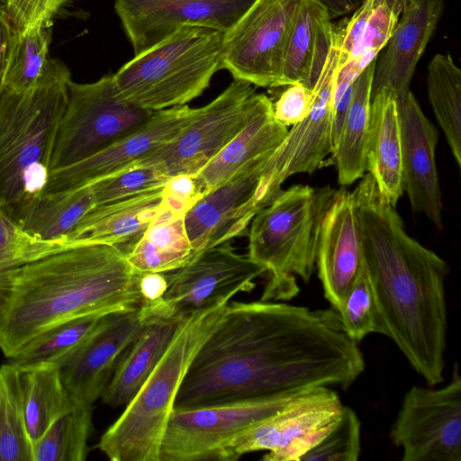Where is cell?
<instances>
[{"instance_id": "1", "label": "cell", "mask_w": 461, "mask_h": 461, "mask_svg": "<svg viewBox=\"0 0 461 461\" xmlns=\"http://www.w3.org/2000/svg\"><path fill=\"white\" fill-rule=\"evenodd\" d=\"M364 370L358 343L332 307L232 302L194 356L175 408L345 390Z\"/></svg>"}, {"instance_id": "2", "label": "cell", "mask_w": 461, "mask_h": 461, "mask_svg": "<svg viewBox=\"0 0 461 461\" xmlns=\"http://www.w3.org/2000/svg\"><path fill=\"white\" fill-rule=\"evenodd\" d=\"M352 194L377 333L392 339L414 371L435 386L444 380L448 266L407 234L369 173Z\"/></svg>"}, {"instance_id": "3", "label": "cell", "mask_w": 461, "mask_h": 461, "mask_svg": "<svg viewBox=\"0 0 461 461\" xmlns=\"http://www.w3.org/2000/svg\"><path fill=\"white\" fill-rule=\"evenodd\" d=\"M141 274L108 244H81L25 264L0 304V350L11 359L63 322L141 306Z\"/></svg>"}, {"instance_id": "4", "label": "cell", "mask_w": 461, "mask_h": 461, "mask_svg": "<svg viewBox=\"0 0 461 461\" xmlns=\"http://www.w3.org/2000/svg\"><path fill=\"white\" fill-rule=\"evenodd\" d=\"M70 80L53 59L36 87L0 95V208L20 225L44 193Z\"/></svg>"}, {"instance_id": "5", "label": "cell", "mask_w": 461, "mask_h": 461, "mask_svg": "<svg viewBox=\"0 0 461 461\" xmlns=\"http://www.w3.org/2000/svg\"><path fill=\"white\" fill-rule=\"evenodd\" d=\"M229 303L195 312L182 320L157 366L101 437L98 447L110 460L158 461L160 445L183 379Z\"/></svg>"}, {"instance_id": "6", "label": "cell", "mask_w": 461, "mask_h": 461, "mask_svg": "<svg viewBox=\"0 0 461 461\" xmlns=\"http://www.w3.org/2000/svg\"><path fill=\"white\" fill-rule=\"evenodd\" d=\"M335 192L330 185H293L254 216L248 256L267 270L260 300H289L299 292L296 276L311 279L321 224Z\"/></svg>"}, {"instance_id": "7", "label": "cell", "mask_w": 461, "mask_h": 461, "mask_svg": "<svg viewBox=\"0 0 461 461\" xmlns=\"http://www.w3.org/2000/svg\"><path fill=\"white\" fill-rule=\"evenodd\" d=\"M223 32L185 25L113 74L116 94L151 112L185 105L221 69Z\"/></svg>"}, {"instance_id": "8", "label": "cell", "mask_w": 461, "mask_h": 461, "mask_svg": "<svg viewBox=\"0 0 461 461\" xmlns=\"http://www.w3.org/2000/svg\"><path fill=\"white\" fill-rule=\"evenodd\" d=\"M154 113L119 97L113 74L93 83L79 84L70 80L68 104L51 155L50 171L104 149L141 127Z\"/></svg>"}, {"instance_id": "9", "label": "cell", "mask_w": 461, "mask_h": 461, "mask_svg": "<svg viewBox=\"0 0 461 461\" xmlns=\"http://www.w3.org/2000/svg\"><path fill=\"white\" fill-rule=\"evenodd\" d=\"M258 98L255 86L234 79L215 99L200 107L176 137L135 164L155 167L169 177L195 175L246 126Z\"/></svg>"}, {"instance_id": "10", "label": "cell", "mask_w": 461, "mask_h": 461, "mask_svg": "<svg viewBox=\"0 0 461 461\" xmlns=\"http://www.w3.org/2000/svg\"><path fill=\"white\" fill-rule=\"evenodd\" d=\"M298 395L174 408L158 461H225L226 448L235 437Z\"/></svg>"}, {"instance_id": "11", "label": "cell", "mask_w": 461, "mask_h": 461, "mask_svg": "<svg viewBox=\"0 0 461 461\" xmlns=\"http://www.w3.org/2000/svg\"><path fill=\"white\" fill-rule=\"evenodd\" d=\"M265 274L264 267L237 253L230 242L223 243L166 273L167 285L159 303L151 309H141L148 320L186 316L229 303L239 293L250 292L255 280Z\"/></svg>"}, {"instance_id": "12", "label": "cell", "mask_w": 461, "mask_h": 461, "mask_svg": "<svg viewBox=\"0 0 461 461\" xmlns=\"http://www.w3.org/2000/svg\"><path fill=\"white\" fill-rule=\"evenodd\" d=\"M343 406L330 387L302 393L235 437L226 448L225 461L263 450L265 461H301L335 426Z\"/></svg>"}, {"instance_id": "13", "label": "cell", "mask_w": 461, "mask_h": 461, "mask_svg": "<svg viewBox=\"0 0 461 461\" xmlns=\"http://www.w3.org/2000/svg\"><path fill=\"white\" fill-rule=\"evenodd\" d=\"M403 461H461V379L456 365L441 388L411 386L390 429Z\"/></svg>"}, {"instance_id": "14", "label": "cell", "mask_w": 461, "mask_h": 461, "mask_svg": "<svg viewBox=\"0 0 461 461\" xmlns=\"http://www.w3.org/2000/svg\"><path fill=\"white\" fill-rule=\"evenodd\" d=\"M303 0H255L224 33L221 68L255 86H281L286 41Z\"/></svg>"}, {"instance_id": "15", "label": "cell", "mask_w": 461, "mask_h": 461, "mask_svg": "<svg viewBox=\"0 0 461 461\" xmlns=\"http://www.w3.org/2000/svg\"><path fill=\"white\" fill-rule=\"evenodd\" d=\"M271 154L240 168L185 212L186 233L196 254L244 235L254 216L274 200L264 178Z\"/></svg>"}, {"instance_id": "16", "label": "cell", "mask_w": 461, "mask_h": 461, "mask_svg": "<svg viewBox=\"0 0 461 461\" xmlns=\"http://www.w3.org/2000/svg\"><path fill=\"white\" fill-rule=\"evenodd\" d=\"M338 65V32L333 24L328 56L312 88L313 104L301 122L293 125L268 158L265 178L274 195L298 173H312L333 151L334 86Z\"/></svg>"}, {"instance_id": "17", "label": "cell", "mask_w": 461, "mask_h": 461, "mask_svg": "<svg viewBox=\"0 0 461 461\" xmlns=\"http://www.w3.org/2000/svg\"><path fill=\"white\" fill-rule=\"evenodd\" d=\"M255 0H115L114 10L140 54L185 25L227 32Z\"/></svg>"}, {"instance_id": "18", "label": "cell", "mask_w": 461, "mask_h": 461, "mask_svg": "<svg viewBox=\"0 0 461 461\" xmlns=\"http://www.w3.org/2000/svg\"><path fill=\"white\" fill-rule=\"evenodd\" d=\"M198 111L199 108L185 104L155 112L141 127L104 149L74 164L51 170L44 193L89 185L130 167L176 137Z\"/></svg>"}, {"instance_id": "19", "label": "cell", "mask_w": 461, "mask_h": 461, "mask_svg": "<svg viewBox=\"0 0 461 461\" xmlns=\"http://www.w3.org/2000/svg\"><path fill=\"white\" fill-rule=\"evenodd\" d=\"M148 321L140 307L105 315L86 343L59 366L70 396L93 406L102 397L125 350Z\"/></svg>"}, {"instance_id": "20", "label": "cell", "mask_w": 461, "mask_h": 461, "mask_svg": "<svg viewBox=\"0 0 461 461\" xmlns=\"http://www.w3.org/2000/svg\"><path fill=\"white\" fill-rule=\"evenodd\" d=\"M401 130L402 185L411 206L442 230V196L435 150L438 131L410 90L396 99Z\"/></svg>"}, {"instance_id": "21", "label": "cell", "mask_w": 461, "mask_h": 461, "mask_svg": "<svg viewBox=\"0 0 461 461\" xmlns=\"http://www.w3.org/2000/svg\"><path fill=\"white\" fill-rule=\"evenodd\" d=\"M362 243L352 192L341 187L321 224L315 265L324 297L339 312L362 264Z\"/></svg>"}, {"instance_id": "22", "label": "cell", "mask_w": 461, "mask_h": 461, "mask_svg": "<svg viewBox=\"0 0 461 461\" xmlns=\"http://www.w3.org/2000/svg\"><path fill=\"white\" fill-rule=\"evenodd\" d=\"M443 5V0L406 2L380 61H376L372 94L387 89L397 99L410 91L415 68L438 24Z\"/></svg>"}, {"instance_id": "23", "label": "cell", "mask_w": 461, "mask_h": 461, "mask_svg": "<svg viewBox=\"0 0 461 461\" xmlns=\"http://www.w3.org/2000/svg\"><path fill=\"white\" fill-rule=\"evenodd\" d=\"M164 186L91 209L70 231L73 246L108 244L125 254L140 240L160 210Z\"/></svg>"}, {"instance_id": "24", "label": "cell", "mask_w": 461, "mask_h": 461, "mask_svg": "<svg viewBox=\"0 0 461 461\" xmlns=\"http://www.w3.org/2000/svg\"><path fill=\"white\" fill-rule=\"evenodd\" d=\"M287 127L274 117L272 101L258 98L246 126L198 173L192 175L200 195L217 187L256 159L273 152L285 139Z\"/></svg>"}, {"instance_id": "25", "label": "cell", "mask_w": 461, "mask_h": 461, "mask_svg": "<svg viewBox=\"0 0 461 461\" xmlns=\"http://www.w3.org/2000/svg\"><path fill=\"white\" fill-rule=\"evenodd\" d=\"M333 23L320 0H303L289 32L281 86L302 83L313 88L329 53Z\"/></svg>"}, {"instance_id": "26", "label": "cell", "mask_w": 461, "mask_h": 461, "mask_svg": "<svg viewBox=\"0 0 461 461\" xmlns=\"http://www.w3.org/2000/svg\"><path fill=\"white\" fill-rule=\"evenodd\" d=\"M366 171L383 196L394 207L402 195L401 130L395 96L387 89L372 94Z\"/></svg>"}, {"instance_id": "27", "label": "cell", "mask_w": 461, "mask_h": 461, "mask_svg": "<svg viewBox=\"0 0 461 461\" xmlns=\"http://www.w3.org/2000/svg\"><path fill=\"white\" fill-rule=\"evenodd\" d=\"M185 317L148 321L119 361L101 397L105 404L123 406L133 398L165 353Z\"/></svg>"}, {"instance_id": "28", "label": "cell", "mask_w": 461, "mask_h": 461, "mask_svg": "<svg viewBox=\"0 0 461 461\" xmlns=\"http://www.w3.org/2000/svg\"><path fill=\"white\" fill-rule=\"evenodd\" d=\"M183 213L163 203L140 240L125 254L130 266L140 274L168 273L197 255L186 233Z\"/></svg>"}, {"instance_id": "29", "label": "cell", "mask_w": 461, "mask_h": 461, "mask_svg": "<svg viewBox=\"0 0 461 461\" xmlns=\"http://www.w3.org/2000/svg\"><path fill=\"white\" fill-rule=\"evenodd\" d=\"M376 59L357 77L349 106L332 154L341 185H348L366 172V146L369 127L370 102Z\"/></svg>"}, {"instance_id": "30", "label": "cell", "mask_w": 461, "mask_h": 461, "mask_svg": "<svg viewBox=\"0 0 461 461\" xmlns=\"http://www.w3.org/2000/svg\"><path fill=\"white\" fill-rule=\"evenodd\" d=\"M18 367L26 425L33 444L78 401L66 389L59 366L39 364Z\"/></svg>"}, {"instance_id": "31", "label": "cell", "mask_w": 461, "mask_h": 461, "mask_svg": "<svg viewBox=\"0 0 461 461\" xmlns=\"http://www.w3.org/2000/svg\"><path fill=\"white\" fill-rule=\"evenodd\" d=\"M94 207L89 185L44 193L33 204L21 226L42 240L68 243L67 238L70 231Z\"/></svg>"}, {"instance_id": "32", "label": "cell", "mask_w": 461, "mask_h": 461, "mask_svg": "<svg viewBox=\"0 0 461 461\" xmlns=\"http://www.w3.org/2000/svg\"><path fill=\"white\" fill-rule=\"evenodd\" d=\"M51 27L52 21H45L14 32L8 48L4 89L27 92L44 79L53 59L49 57Z\"/></svg>"}, {"instance_id": "33", "label": "cell", "mask_w": 461, "mask_h": 461, "mask_svg": "<svg viewBox=\"0 0 461 461\" xmlns=\"http://www.w3.org/2000/svg\"><path fill=\"white\" fill-rule=\"evenodd\" d=\"M429 100L458 167H461V70L449 54H436L428 66Z\"/></svg>"}, {"instance_id": "34", "label": "cell", "mask_w": 461, "mask_h": 461, "mask_svg": "<svg viewBox=\"0 0 461 461\" xmlns=\"http://www.w3.org/2000/svg\"><path fill=\"white\" fill-rule=\"evenodd\" d=\"M0 461H33L20 370L11 361L0 366Z\"/></svg>"}, {"instance_id": "35", "label": "cell", "mask_w": 461, "mask_h": 461, "mask_svg": "<svg viewBox=\"0 0 461 461\" xmlns=\"http://www.w3.org/2000/svg\"><path fill=\"white\" fill-rule=\"evenodd\" d=\"M92 431V405L77 402L32 444L33 461H85Z\"/></svg>"}, {"instance_id": "36", "label": "cell", "mask_w": 461, "mask_h": 461, "mask_svg": "<svg viewBox=\"0 0 461 461\" xmlns=\"http://www.w3.org/2000/svg\"><path fill=\"white\" fill-rule=\"evenodd\" d=\"M104 316H85L57 325L9 361L18 366L49 364L59 367L93 335Z\"/></svg>"}, {"instance_id": "37", "label": "cell", "mask_w": 461, "mask_h": 461, "mask_svg": "<svg viewBox=\"0 0 461 461\" xmlns=\"http://www.w3.org/2000/svg\"><path fill=\"white\" fill-rule=\"evenodd\" d=\"M73 247L65 241L45 240L31 234L0 208V304L16 269Z\"/></svg>"}, {"instance_id": "38", "label": "cell", "mask_w": 461, "mask_h": 461, "mask_svg": "<svg viewBox=\"0 0 461 461\" xmlns=\"http://www.w3.org/2000/svg\"><path fill=\"white\" fill-rule=\"evenodd\" d=\"M169 176L152 166L130 167L89 184L95 207L166 185Z\"/></svg>"}, {"instance_id": "39", "label": "cell", "mask_w": 461, "mask_h": 461, "mask_svg": "<svg viewBox=\"0 0 461 461\" xmlns=\"http://www.w3.org/2000/svg\"><path fill=\"white\" fill-rule=\"evenodd\" d=\"M338 312L344 331L354 341L358 343L367 335L377 333L376 305L363 258L359 272Z\"/></svg>"}, {"instance_id": "40", "label": "cell", "mask_w": 461, "mask_h": 461, "mask_svg": "<svg viewBox=\"0 0 461 461\" xmlns=\"http://www.w3.org/2000/svg\"><path fill=\"white\" fill-rule=\"evenodd\" d=\"M360 451V420L352 408L344 405L335 426L301 461H357Z\"/></svg>"}, {"instance_id": "41", "label": "cell", "mask_w": 461, "mask_h": 461, "mask_svg": "<svg viewBox=\"0 0 461 461\" xmlns=\"http://www.w3.org/2000/svg\"><path fill=\"white\" fill-rule=\"evenodd\" d=\"M400 14L385 0H376L375 7L368 20L360 47L351 59L355 61L359 69L364 70L376 59L378 53L385 47L392 36Z\"/></svg>"}, {"instance_id": "42", "label": "cell", "mask_w": 461, "mask_h": 461, "mask_svg": "<svg viewBox=\"0 0 461 461\" xmlns=\"http://www.w3.org/2000/svg\"><path fill=\"white\" fill-rule=\"evenodd\" d=\"M375 4L376 0H364L354 11L353 15L346 21V23L336 26L338 32V69L351 60L357 52Z\"/></svg>"}, {"instance_id": "43", "label": "cell", "mask_w": 461, "mask_h": 461, "mask_svg": "<svg viewBox=\"0 0 461 461\" xmlns=\"http://www.w3.org/2000/svg\"><path fill=\"white\" fill-rule=\"evenodd\" d=\"M66 0H7L4 14L14 31L52 21Z\"/></svg>"}, {"instance_id": "44", "label": "cell", "mask_w": 461, "mask_h": 461, "mask_svg": "<svg viewBox=\"0 0 461 461\" xmlns=\"http://www.w3.org/2000/svg\"><path fill=\"white\" fill-rule=\"evenodd\" d=\"M313 104V93L302 83L288 85L277 101L273 104L274 117L287 127L305 119Z\"/></svg>"}, {"instance_id": "45", "label": "cell", "mask_w": 461, "mask_h": 461, "mask_svg": "<svg viewBox=\"0 0 461 461\" xmlns=\"http://www.w3.org/2000/svg\"><path fill=\"white\" fill-rule=\"evenodd\" d=\"M200 196L192 175H176L170 176L164 186L163 203L185 214Z\"/></svg>"}, {"instance_id": "46", "label": "cell", "mask_w": 461, "mask_h": 461, "mask_svg": "<svg viewBox=\"0 0 461 461\" xmlns=\"http://www.w3.org/2000/svg\"><path fill=\"white\" fill-rule=\"evenodd\" d=\"M167 285L166 273L141 274L140 281L141 306L151 309L161 300Z\"/></svg>"}, {"instance_id": "47", "label": "cell", "mask_w": 461, "mask_h": 461, "mask_svg": "<svg viewBox=\"0 0 461 461\" xmlns=\"http://www.w3.org/2000/svg\"><path fill=\"white\" fill-rule=\"evenodd\" d=\"M14 28L4 12H0V95L4 89V77L9 44L14 34Z\"/></svg>"}, {"instance_id": "48", "label": "cell", "mask_w": 461, "mask_h": 461, "mask_svg": "<svg viewBox=\"0 0 461 461\" xmlns=\"http://www.w3.org/2000/svg\"><path fill=\"white\" fill-rule=\"evenodd\" d=\"M327 8L331 19L354 12L364 0H320Z\"/></svg>"}, {"instance_id": "49", "label": "cell", "mask_w": 461, "mask_h": 461, "mask_svg": "<svg viewBox=\"0 0 461 461\" xmlns=\"http://www.w3.org/2000/svg\"><path fill=\"white\" fill-rule=\"evenodd\" d=\"M7 0H0V12H4Z\"/></svg>"}, {"instance_id": "50", "label": "cell", "mask_w": 461, "mask_h": 461, "mask_svg": "<svg viewBox=\"0 0 461 461\" xmlns=\"http://www.w3.org/2000/svg\"><path fill=\"white\" fill-rule=\"evenodd\" d=\"M386 1L396 3V4H402V3H404L406 0H386Z\"/></svg>"}, {"instance_id": "51", "label": "cell", "mask_w": 461, "mask_h": 461, "mask_svg": "<svg viewBox=\"0 0 461 461\" xmlns=\"http://www.w3.org/2000/svg\"><path fill=\"white\" fill-rule=\"evenodd\" d=\"M407 1H410V0H406V2H407Z\"/></svg>"}]
</instances>
